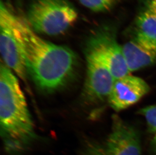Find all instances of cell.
I'll return each mask as SVG.
<instances>
[{"instance_id":"1","label":"cell","mask_w":156,"mask_h":155,"mask_svg":"<svg viewBox=\"0 0 156 155\" xmlns=\"http://www.w3.org/2000/svg\"><path fill=\"white\" fill-rule=\"evenodd\" d=\"M15 30L23 47L27 73L37 86L52 92L65 86L75 72V53L68 47L41 38L24 18L16 16Z\"/></svg>"},{"instance_id":"2","label":"cell","mask_w":156,"mask_h":155,"mask_svg":"<svg viewBox=\"0 0 156 155\" xmlns=\"http://www.w3.org/2000/svg\"><path fill=\"white\" fill-rule=\"evenodd\" d=\"M1 134L6 151L19 154L36 139L34 124L19 80L1 63L0 69Z\"/></svg>"},{"instance_id":"3","label":"cell","mask_w":156,"mask_h":155,"mask_svg":"<svg viewBox=\"0 0 156 155\" xmlns=\"http://www.w3.org/2000/svg\"><path fill=\"white\" fill-rule=\"evenodd\" d=\"M78 13L68 0H34L27 20L36 33L60 35L75 23Z\"/></svg>"},{"instance_id":"4","label":"cell","mask_w":156,"mask_h":155,"mask_svg":"<svg viewBox=\"0 0 156 155\" xmlns=\"http://www.w3.org/2000/svg\"><path fill=\"white\" fill-rule=\"evenodd\" d=\"M81 155H141L139 131L119 116L114 115L107 138L102 143H89Z\"/></svg>"},{"instance_id":"5","label":"cell","mask_w":156,"mask_h":155,"mask_svg":"<svg viewBox=\"0 0 156 155\" xmlns=\"http://www.w3.org/2000/svg\"><path fill=\"white\" fill-rule=\"evenodd\" d=\"M15 16L3 2L0 6V50L9 69L27 83V64L22 44L15 30Z\"/></svg>"},{"instance_id":"6","label":"cell","mask_w":156,"mask_h":155,"mask_svg":"<svg viewBox=\"0 0 156 155\" xmlns=\"http://www.w3.org/2000/svg\"><path fill=\"white\" fill-rule=\"evenodd\" d=\"M87 48L97 55L108 67L115 80L130 74L124 56L122 46L113 31L102 28L94 32L87 42Z\"/></svg>"},{"instance_id":"7","label":"cell","mask_w":156,"mask_h":155,"mask_svg":"<svg viewBox=\"0 0 156 155\" xmlns=\"http://www.w3.org/2000/svg\"><path fill=\"white\" fill-rule=\"evenodd\" d=\"M85 56L87 71L83 95L90 102L102 101L109 96L115 79L94 52L86 47Z\"/></svg>"},{"instance_id":"8","label":"cell","mask_w":156,"mask_h":155,"mask_svg":"<svg viewBox=\"0 0 156 155\" xmlns=\"http://www.w3.org/2000/svg\"><path fill=\"white\" fill-rule=\"evenodd\" d=\"M150 90L144 79L129 74L115 80L108 100L115 111H122L138 102Z\"/></svg>"},{"instance_id":"9","label":"cell","mask_w":156,"mask_h":155,"mask_svg":"<svg viewBox=\"0 0 156 155\" xmlns=\"http://www.w3.org/2000/svg\"><path fill=\"white\" fill-rule=\"evenodd\" d=\"M122 49L130 73L156 64V41L138 32Z\"/></svg>"},{"instance_id":"10","label":"cell","mask_w":156,"mask_h":155,"mask_svg":"<svg viewBox=\"0 0 156 155\" xmlns=\"http://www.w3.org/2000/svg\"><path fill=\"white\" fill-rule=\"evenodd\" d=\"M137 32L156 42V13L147 9L137 16Z\"/></svg>"},{"instance_id":"11","label":"cell","mask_w":156,"mask_h":155,"mask_svg":"<svg viewBox=\"0 0 156 155\" xmlns=\"http://www.w3.org/2000/svg\"><path fill=\"white\" fill-rule=\"evenodd\" d=\"M83 6L93 12H102L109 10L119 0H79Z\"/></svg>"},{"instance_id":"12","label":"cell","mask_w":156,"mask_h":155,"mask_svg":"<svg viewBox=\"0 0 156 155\" xmlns=\"http://www.w3.org/2000/svg\"><path fill=\"white\" fill-rule=\"evenodd\" d=\"M138 113L145 119L149 133L154 134L156 132V104L140 109Z\"/></svg>"},{"instance_id":"13","label":"cell","mask_w":156,"mask_h":155,"mask_svg":"<svg viewBox=\"0 0 156 155\" xmlns=\"http://www.w3.org/2000/svg\"><path fill=\"white\" fill-rule=\"evenodd\" d=\"M148 8L156 13V0H150Z\"/></svg>"},{"instance_id":"14","label":"cell","mask_w":156,"mask_h":155,"mask_svg":"<svg viewBox=\"0 0 156 155\" xmlns=\"http://www.w3.org/2000/svg\"><path fill=\"white\" fill-rule=\"evenodd\" d=\"M151 148L154 153L156 154V132L154 133V136L151 142Z\"/></svg>"}]
</instances>
